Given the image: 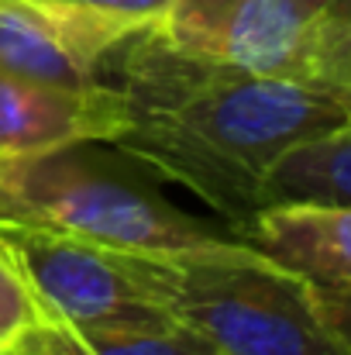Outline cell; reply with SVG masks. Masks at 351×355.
I'll use <instances>...</instances> for the list:
<instances>
[{
	"label": "cell",
	"mask_w": 351,
	"mask_h": 355,
	"mask_svg": "<svg viewBox=\"0 0 351 355\" xmlns=\"http://www.w3.org/2000/svg\"><path fill=\"white\" fill-rule=\"evenodd\" d=\"M176 69L148 62L124 94L134 128L114 145L172 173L214 207L248 218L262 176L296 145L338 128L351 111L321 83L200 62L172 49Z\"/></svg>",
	"instance_id": "6da1fadb"
},
{
	"label": "cell",
	"mask_w": 351,
	"mask_h": 355,
	"mask_svg": "<svg viewBox=\"0 0 351 355\" xmlns=\"http://www.w3.org/2000/svg\"><path fill=\"white\" fill-rule=\"evenodd\" d=\"M134 259L155 300L221 355H348L321 290L244 238Z\"/></svg>",
	"instance_id": "7a4b0ae2"
},
{
	"label": "cell",
	"mask_w": 351,
	"mask_h": 355,
	"mask_svg": "<svg viewBox=\"0 0 351 355\" xmlns=\"http://www.w3.org/2000/svg\"><path fill=\"white\" fill-rule=\"evenodd\" d=\"M83 145L0 155V221L87 238L120 252H190L221 241V232L165 204L134 180L80 155Z\"/></svg>",
	"instance_id": "3957f363"
},
{
	"label": "cell",
	"mask_w": 351,
	"mask_h": 355,
	"mask_svg": "<svg viewBox=\"0 0 351 355\" xmlns=\"http://www.w3.org/2000/svg\"><path fill=\"white\" fill-rule=\"evenodd\" d=\"M0 241L31 279L48 321H62L69 328L179 324L148 290L134 252L17 221H0Z\"/></svg>",
	"instance_id": "277c9868"
},
{
	"label": "cell",
	"mask_w": 351,
	"mask_h": 355,
	"mask_svg": "<svg viewBox=\"0 0 351 355\" xmlns=\"http://www.w3.org/2000/svg\"><path fill=\"white\" fill-rule=\"evenodd\" d=\"M117 14L73 0H0V73L52 87H100L104 59L141 35Z\"/></svg>",
	"instance_id": "5b68a950"
},
{
	"label": "cell",
	"mask_w": 351,
	"mask_h": 355,
	"mask_svg": "<svg viewBox=\"0 0 351 355\" xmlns=\"http://www.w3.org/2000/svg\"><path fill=\"white\" fill-rule=\"evenodd\" d=\"M134 128L124 90L52 87L0 73V155H38L69 145L117 141Z\"/></svg>",
	"instance_id": "8992f818"
},
{
	"label": "cell",
	"mask_w": 351,
	"mask_h": 355,
	"mask_svg": "<svg viewBox=\"0 0 351 355\" xmlns=\"http://www.w3.org/2000/svg\"><path fill=\"white\" fill-rule=\"evenodd\" d=\"M321 17L296 0H237L207 24L179 35L159 38L179 55L217 62L262 76H296L310 80V52Z\"/></svg>",
	"instance_id": "52a82bcc"
},
{
	"label": "cell",
	"mask_w": 351,
	"mask_h": 355,
	"mask_svg": "<svg viewBox=\"0 0 351 355\" xmlns=\"http://www.w3.org/2000/svg\"><path fill=\"white\" fill-rule=\"evenodd\" d=\"M241 238L321 290L351 283L348 204H269L248 218Z\"/></svg>",
	"instance_id": "ba28073f"
},
{
	"label": "cell",
	"mask_w": 351,
	"mask_h": 355,
	"mask_svg": "<svg viewBox=\"0 0 351 355\" xmlns=\"http://www.w3.org/2000/svg\"><path fill=\"white\" fill-rule=\"evenodd\" d=\"M269 204H348L351 207V118L289 148L258 183V207Z\"/></svg>",
	"instance_id": "9c48e42d"
},
{
	"label": "cell",
	"mask_w": 351,
	"mask_h": 355,
	"mask_svg": "<svg viewBox=\"0 0 351 355\" xmlns=\"http://www.w3.org/2000/svg\"><path fill=\"white\" fill-rule=\"evenodd\" d=\"M73 355H221L183 324L172 328H69L52 321Z\"/></svg>",
	"instance_id": "30bf717a"
},
{
	"label": "cell",
	"mask_w": 351,
	"mask_h": 355,
	"mask_svg": "<svg viewBox=\"0 0 351 355\" xmlns=\"http://www.w3.org/2000/svg\"><path fill=\"white\" fill-rule=\"evenodd\" d=\"M310 80L351 111V17H321L310 52Z\"/></svg>",
	"instance_id": "8fae6325"
},
{
	"label": "cell",
	"mask_w": 351,
	"mask_h": 355,
	"mask_svg": "<svg viewBox=\"0 0 351 355\" xmlns=\"http://www.w3.org/2000/svg\"><path fill=\"white\" fill-rule=\"evenodd\" d=\"M48 321L45 304L38 300L31 279L10 255V248L0 241V345L14 342L17 335L38 328Z\"/></svg>",
	"instance_id": "7c38bea8"
},
{
	"label": "cell",
	"mask_w": 351,
	"mask_h": 355,
	"mask_svg": "<svg viewBox=\"0 0 351 355\" xmlns=\"http://www.w3.org/2000/svg\"><path fill=\"white\" fill-rule=\"evenodd\" d=\"M237 0H169V10L165 17L155 24V31L162 38H179L200 24H207L210 17H217L221 10H228Z\"/></svg>",
	"instance_id": "4fadbf2b"
},
{
	"label": "cell",
	"mask_w": 351,
	"mask_h": 355,
	"mask_svg": "<svg viewBox=\"0 0 351 355\" xmlns=\"http://www.w3.org/2000/svg\"><path fill=\"white\" fill-rule=\"evenodd\" d=\"M0 355H73V352H69V345L62 342L59 328H55L52 321H45V324H38V328L17 335L14 342L0 345Z\"/></svg>",
	"instance_id": "5bb4252c"
},
{
	"label": "cell",
	"mask_w": 351,
	"mask_h": 355,
	"mask_svg": "<svg viewBox=\"0 0 351 355\" xmlns=\"http://www.w3.org/2000/svg\"><path fill=\"white\" fill-rule=\"evenodd\" d=\"M90 7H100L107 14H117L138 28H155L165 10H169V0H87Z\"/></svg>",
	"instance_id": "9a60e30c"
},
{
	"label": "cell",
	"mask_w": 351,
	"mask_h": 355,
	"mask_svg": "<svg viewBox=\"0 0 351 355\" xmlns=\"http://www.w3.org/2000/svg\"><path fill=\"white\" fill-rule=\"evenodd\" d=\"M317 290H321V286H317ZM321 304H324V314H327L334 335L345 342V349H348V355H351V283L321 290Z\"/></svg>",
	"instance_id": "2e32d148"
},
{
	"label": "cell",
	"mask_w": 351,
	"mask_h": 355,
	"mask_svg": "<svg viewBox=\"0 0 351 355\" xmlns=\"http://www.w3.org/2000/svg\"><path fill=\"white\" fill-rule=\"evenodd\" d=\"M296 3H303L310 14H317V17H324L331 7H334V0H296Z\"/></svg>",
	"instance_id": "e0dca14e"
},
{
	"label": "cell",
	"mask_w": 351,
	"mask_h": 355,
	"mask_svg": "<svg viewBox=\"0 0 351 355\" xmlns=\"http://www.w3.org/2000/svg\"><path fill=\"white\" fill-rule=\"evenodd\" d=\"M324 17H351V0H334V7Z\"/></svg>",
	"instance_id": "ac0fdd59"
}]
</instances>
